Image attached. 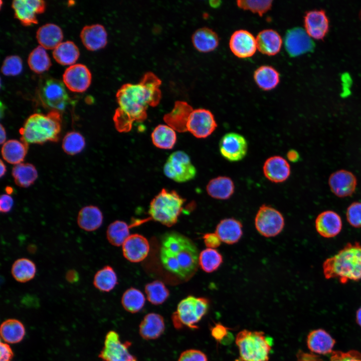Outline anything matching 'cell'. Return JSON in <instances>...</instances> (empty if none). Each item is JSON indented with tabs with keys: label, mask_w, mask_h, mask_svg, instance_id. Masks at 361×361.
Wrapping results in <instances>:
<instances>
[{
	"label": "cell",
	"mask_w": 361,
	"mask_h": 361,
	"mask_svg": "<svg viewBox=\"0 0 361 361\" xmlns=\"http://www.w3.org/2000/svg\"><path fill=\"white\" fill-rule=\"evenodd\" d=\"M161 83L156 75L149 72L138 83H126L118 90L116 97L118 107L113 118L118 131L129 132L133 123L146 119L147 108L156 106L160 101Z\"/></svg>",
	"instance_id": "6da1fadb"
},
{
	"label": "cell",
	"mask_w": 361,
	"mask_h": 361,
	"mask_svg": "<svg viewBox=\"0 0 361 361\" xmlns=\"http://www.w3.org/2000/svg\"><path fill=\"white\" fill-rule=\"evenodd\" d=\"M198 250L187 237L175 232L162 238L160 258L163 266L182 279L191 278L199 265Z\"/></svg>",
	"instance_id": "7a4b0ae2"
},
{
	"label": "cell",
	"mask_w": 361,
	"mask_h": 361,
	"mask_svg": "<svg viewBox=\"0 0 361 361\" xmlns=\"http://www.w3.org/2000/svg\"><path fill=\"white\" fill-rule=\"evenodd\" d=\"M327 279H336L341 284L361 280V244L348 243L322 264Z\"/></svg>",
	"instance_id": "3957f363"
},
{
	"label": "cell",
	"mask_w": 361,
	"mask_h": 361,
	"mask_svg": "<svg viewBox=\"0 0 361 361\" xmlns=\"http://www.w3.org/2000/svg\"><path fill=\"white\" fill-rule=\"evenodd\" d=\"M61 122L60 113L56 110H52L47 114H33L20 129L21 140L28 144L57 141L61 130Z\"/></svg>",
	"instance_id": "277c9868"
},
{
	"label": "cell",
	"mask_w": 361,
	"mask_h": 361,
	"mask_svg": "<svg viewBox=\"0 0 361 361\" xmlns=\"http://www.w3.org/2000/svg\"><path fill=\"white\" fill-rule=\"evenodd\" d=\"M185 201L176 191L162 189L151 201L148 214L153 220L172 226L177 222Z\"/></svg>",
	"instance_id": "5b68a950"
},
{
	"label": "cell",
	"mask_w": 361,
	"mask_h": 361,
	"mask_svg": "<svg viewBox=\"0 0 361 361\" xmlns=\"http://www.w3.org/2000/svg\"><path fill=\"white\" fill-rule=\"evenodd\" d=\"M235 342L239 350L236 361H268L271 341L261 331L241 330Z\"/></svg>",
	"instance_id": "8992f818"
},
{
	"label": "cell",
	"mask_w": 361,
	"mask_h": 361,
	"mask_svg": "<svg viewBox=\"0 0 361 361\" xmlns=\"http://www.w3.org/2000/svg\"><path fill=\"white\" fill-rule=\"evenodd\" d=\"M209 305V300L205 297L191 295L183 299L171 316L174 327L177 329L198 328L197 324L207 313Z\"/></svg>",
	"instance_id": "52a82bcc"
},
{
	"label": "cell",
	"mask_w": 361,
	"mask_h": 361,
	"mask_svg": "<svg viewBox=\"0 0 361 361\" xmlns=\"http://www.w3.org/2000/svg\"><path fill=\"white\" fill-rule=\"evenodd\" d=\"M166 176L177 183H185L194 179L197 169L190 156L184 151L178 150L168 157L163 166Z\"/></svg>",
	"instance_id": "ba28073f"
},
{
	"label": "cell",
	"mask_w": 361,
	"mask_h": 361,
	"mask_svg": "<svg viewBox=\"0 0 361 361\" xmlns=\"http://www.w3.org/2000/svg\"><path fill=\"white\" fill-rule=\"evenodd\" d=\"M284 225V219L282 214L275 208L266 205L260 207L255 218L257 231L265 237L278 235L282 232Z\"/></svg>",
	"instance_id": "9c48e42d"
},
{
	"label": "cell",
	"mask_w": 361,
	"mask_h": 361,
	"mask_svg": "<svg viewBox=\"0 0 361 361\" xmlns=\"http://www.w3.org/2000/svg\"><path fill=\"white\" fill-rule=\"evenodd\" d=\"M131 345L129 341L122 342L117 332L109 331L98 356L103 361H137L129 351Z\"/></svg>",
	"instance_id": "30bf717a"
},
{
	"label": "cell",
	"mask_w": 361,
	"mask_h": 361,
	"mask_svg": "<svg viewBox=\"0 0 361 361\" xmlns=\"http://www.w3.org/2000/svg\"><path fill=\"white\" fill-rule=\"evenodd\" d=\"M40 96L43 104L53 110H64L69 100L64 84L60 80L50 78L42 86Z\"/></svg>",
	"instance_id": "8fae6325"
},
{
	"label": "cell",
	"mask_w": 361,
	"mask_h": 361,
	"mask_svg": "<svg viewBox=\"0 0 361 361\" xmlns=\"http://www.w3.org/2000/svg\"><path fill=\"white\" fill-rule=\"evenodd\" d=\"M217 127L214 115L204 108L194 109L189 117L187 129L198 138H205L211 135Z\"/></svg>",
	"instance_id": "7c38bea8"
},
{
	"label": "cell",
	"mask_w": 361,
	"mask_h": 361,
	"mask_svg": "<svg viewBox=\"0 0 361 361\" xmlns=\"http://www.w3.org/2000/svg\"><path fill=\"white\" fill-rule=\"evenodd\" d=\"M248 148L247 140L238 133H227L222 137L219 142L221 155L231 162L242 160L247 153Z\"/></svg>",
	"instance_id": "4fadbf2b"
},
{
	"label": "cell",
	"mask_w": 361,
	"mask_h": 361,
	"mask_svg": "<svg viewBox=\"0 0 361 361\" xmlns=\"http://www.w3.org/2000/svg\"><path fill=\"white\" fill-rule=\"evenodd\" d=\"M91 80L92 75L90 70L82 64L71 65L65 70L63 75L64 84L69 90L74 92L85 91L90 86Z\"/></svg>",
	"instance_id": "5bb4252c"
},
{
	"label": "cell",
	"mask_w": 361,
	"mask_h": 361,
	"mask_svg": "<svg viewBox=\"0 0 361 361\" xmlns=\"http://www.w3.org/2000/svg\"><path fill=\"white\" fill-rule=\"evenodd\" d=\"M284 46L288 55L296 57L311 51L314 44L305 30L296 27L288 30L284 37Z\"/></svg>",
	"instance_id": "9a60e30c"
},
{
	"label": "cell",
	"mask_w": 361,
	"mask_h": 361,
	"mask_svg": "<svg viewBox=\"0 0 361 361\" xmlns=\"http://www.w3.org/2000/svg\"><path fill=\"white\" fill-rule=\"evenodd\" d=\"M12 7L15 18L25 26L38 23L36 15L45 12L46 4L43 0H14Z\"/></svg>",
	"instance_id": "2e32d148"
},
{
	"label": "cell",
	"mask_w": 361,
	"mask_h": 361,
	"mask_svg": "<svg viewBox=\"0 0 361 361\" xmlns=\"http://www.w3.org/2000/svg\"><path fill=\"white\" fill-rule=\"evenodd\" d=\"M229 47L232 53L239 58L253 56L257 49L256 39L249 31L239 30L231 35Z\"/></svg>",
	"instance_id": "e0dca14e"
},
{
	"label": "cell",
	"mask_w": 361,
	"mask_h": 361,
	"mask_svg": "<svg viewBox=\"0 0 361 361\" xmlns=\"http://www.w3.org/2000/svg\"><path fill=\"white\" fill-rule=\"evenodd\" d=\"M328 184L333 194L339 198H345L351 196L354 193L357 179L351 172L340 169L330 174Z\"/></svg>",
	"instance_id": "ac0fdd59"
},
{
	"label": "cell",
	"mask_w": 361,
	"mask_h": 361,
	"mask_svg": "<svg viewBox=\"0 0 361 361\" xmlns=\"http://www.w3.org/2000/svg\"><path fill=\"white\" fill-rule=\"evenodd\" d=\"M304 30L312 39H322L329 29V20L322 10H312L305 13L304 17Z\"/></svg>",
	"instance_id": "d6986e66"
},
{
	"label": "cell",
	"mask_w": 361,
	"mask_h": 361,
	"mask_svg": "<svg viewBox=\"0 0 361 361\" xmlns=\"http://www.w3.org/2000/svg\"><path fill=\"white\" fill-rule=\"evenodd\" d=\"M122 246L124 257L127 260L133 263L143 260L149 251L148 240L138 234L130 235Z\"/></svg>",
	"instance_id": "ffe728a7"
},
{
	"label": "cell",
	"mask_w": 361,
	"mask_h": 361,
	"mask_svg": "<svg viewBox=\"0 0 361 361\" xmlns=\"http://www.w3.org/2000/svg\"><path fill=\"white\" fill-rule=\"evenodd\" d=\"M342 222L340 216L335 212L327 210L320 213L315 221L317 232L325 238L338 235L341 231Z\"/></svg>",
	"instance_id": "44dd1931"
},
{
	"label": "cell",
	"mask_w": 361,
	"mask_h": 361,
	"mask_svg": "<svg viewBox=\"0 0 361 361\" xmlns=\"http://www.w3.org/2000/svg\"><path fill=\"white\" fill-rule=\"evenodd\" d=\"M193 110V107L187 102L176 101L171 111L164 115L163 120L175 131H188V123Z\"/></svg>",
	"instance_id": "7402d4cb"
},
{
	"label": "cell",
	"mask_w": 361,
	"mask_h": 361,
	"mask_svg": "<svg viewBox=\"0 0 361 361\" xmlns=\"http://www.w3.org/2000/svg\"><path fill=\"white\" fill-rule=\"evenodd\" d=\"M263 171L265 176L270 181L280 183L285 182L289 177L291 168L285 158L275 155L266 160L263 166Z\"/></svg>",
	"instance_id": "603a6c76"
},
{
	"label": "cell",
	"mask_w": 361,
	"mask_h": 361,
	"mask_svg": "<svg viewBox=\"0 0 361 361\" xmlns=\"http://www.w3.org/2000/svg\"><path fill=\"white\" fill-rule=\"evenodd\" d=\"M83 45L89 51L103 48L107 43V33L103 26L93 24L84 26L80 32Z\"/></svg>",
	"instance_id": "cb8c5ba5"
},
{
	"label": "cell",
	"mask_w": 361,
	"mask_h": 361,
	"mask_svg": "<svg viewBox=\"0 0 361 361\" xmlns=\"http://www.w3.org/2000/svg\"><path fill=\"white\" fill-rule=\"evenodd\" d=\"M307 346L312 353L317 355L331 353L335 343L333 338L322 329H314L307 336Z\"/></svg>",
	"instance_id": "d4e9b609"
},
{
	"label": "cell",
	"mask_w": 361,
	"mask_h": 361,
	"mask_svg": "<svg viewBox=\"0 0 361 361\" xmlns=\"http://www.w3.org/2000/svg\"><path fill=\"white\" fill-rule=\"evenodd\" d=\"M165 330L163 317L156 313L151 312L145 315L139 326V333L145 340H153L159 337Z\"/></svg>",
	"instance_id": "484cf974"
},
{
	"label": "cell",
	"mask_w": 361,
	"mask_h": 361,
	"mask_svg": "<svg viewBox=\"0 0 361 361\" xmlns=\"http://www.w3.org/2000/svg\"><path fill=\"white\" fill-rule=\"evenodd\" d=\"M221 241L228 245L237 243L243 235L241 223L234 218L222 220L217 225L215 232Z\"/></svg>",
	"instance_id": "4316f807"
},
{
	"label": "cell",
	"mask_w": 361,
	"mask_h": 361,
	"mask_svg": "<svg viewBox=\"0 0 361 361\" xmlns=\"http://www.w3.org/2000/svg\"><path fill=\"white\" fill-rule=\"evenodd\" d=\"M103 221V216L100 209L95 206H86L79 211L77 223L79 227L87 232L98 229Z\"/></svg>",
	"instance_id": "83f0119b"
},
{
	"label": "cell",
	"mask_w": 361,
	"mask_h": 361,
	"mask_svg": "<svg viewBox=\"0 0 361 361\" xmlns=\"http://www.w3.org/2000/svg\"><path fill=\"white\" fill-rule=\"evenodd\" d=\"M258 51L267 56H274L280 51L282 40L280 35L272 29H265L260 32L256 37Z\"/></svg>",
	"instance_id": "f1b7e54d"
},
{
	"label": "cell",
	"mask_w": 361,
	"mask_h": 361,
	"mask_svg": "<svg viewBox=\"0 0 361 361\" xmlns=\"http://www.w3.org/2000/svg\"><path fill=\"white\" fill-rule=\"evenodd\" d=\"M36 39L40 46L45 49L54 50L62 43L63 39V31L58 25L47 23L38 29Z\"/></svg>",
	"instance_id": "f546056e"
},
{
	"label": "cell",
	"mask_w": 361,
	"mask_h": 361,
	"mask_svg": "<svg viewBox=\"0 0 361 361\" xmlns=\"http://www.w3.org/2000/svg\"><path fill=\"white\" fill-rule=\"evenodd\" d=\"M192 41L195 49L202 53L213 51L219 44L217 34L207 27L197 29L192 35Z\"/></svg>",
	"instance_id": "4dcf8cb0"
},
{
	"label": "cell",
	"mask_w": 361,
	"mask_h": 361,
	"mask_svg": "<svg viewBox=\"0 0 361 361\" xmlns=\"http://www.w3.org/2000/svg\"><path fill=\"white\" fill-rule=\"evenodd\" d=\"M208 195L212 198L221 200L229 199L235 191V185L228 176H219L211 179L206 186Z\"/></svg>",
	"instance_id": "1f68e13d"
},
{
	"label": "cell",
	"mask_w": 361,
	"mask_h": 361,
	"mask_svg": "<svg viewBox=\"0 0 361 361\" xmlns=\"http://www.w3.org/2000/svg\"><path fill=\"white\" fill-rule=\"evenodd\" d=\"M28 150V144L23 140L10 139L3 144L2 155L9 163L18 164L24 160Z\"/></svg>",
	"instance_id": "d6a6232c"
},
{
	"label": "cell",
	"mask_w": 361,
	"mask_h": 361,
	"mask_svg": "<svg viewBox=\"0 0 361 361\" xmlns=\"http://www.w3.org/2000/svg\"><path fill=\"white\" fill-rule=\"evenodd\" d=\"M0 333L4 342L14 344L21 342L24 339L26 329L21 321L17 319L10 318L2 322Z\"/></svg>",
	"instance_id": "836d02e7"
},
{
	"label": "cell",
	"mask_w": 361,
	"mask_h": 361,
	"mask_svg": "<svg viewBox=\"0 0 361 361\" xmlns=\"http://www.w3.org/2000/svg\"><path fill=\"white\" fill-rule=\"evenodd\" d=\"M254 81L261 89L269 91L276 88L280 81V75L273 67L263 65L258 68L253 75Z\"/></svg>",
	"instance_id": "e575fe53"
},
{
	"label": "cell",
	"mask_w": 361,
	"mask_h": 361,
	"mask_svg": "<svg viewBox=\"0 0 361 361\" xmlns=\"http://www.w3.org/2000/svg\"><path fill=\"white\" fill-rule=\"evenodd\" d=\"M37 273V267L32 260L20 258L12 265L11 274L14 279L20 283H26L33 279Z\"/></svg>",
	"instance_id": "d590c367"
},
{
	"label": "cell",
	"mask_w": 361,
	"mask_h": 361,
	"mask_svg": "<svg viewBox=\"0 0 361 361\" xmlns=\"http://www.w3.org/2000/svg\"><path fill=\"white\" fill-rule=\"evenodd\" d=\"M152 142L156 147L163 149L172 148L177 139L175 131L167 125L159 124L151 134Z\"/></svg>",
	"instance_id": "8d00e7d4"
},
{
	"label": "cell",
	"mask_w": 361,
	"mask_h": 361,
	"mask_svg": "<svg viewBox=\"0 0 361 361\" xmlns=\"http://www.w3.org/2000/svg\"><path fill=\"white\" fill-rule=\"evenodd\" d=\"M79 56L78 47L70 41L61 43L53 51V56L55 61L62 65H73Z\"/></svg>",
	"instance_id": "74e56055"
},
{
	"label": "cell",
	"mask_w": 361,
	"mask_h": 361,
	"mask_svg": "<svg viewBox=\"0 0 361 361\" xmlns=\"http://www.w3.org/2000/svg\"><path fill=\"white\" fill-rule=\"evenodd\" d=\"M12 175L17 186L22 188H28L34 183L38 174L33 164L22 162L13 167Z\"/></svg>",
	"instance_id": "f35d334b"
},
{
	"label": "cell",
	"mask_w": 361,
	"mask_h": 361,
	"mask_svg": "<svg viewBox=\"0 0 361 361\" xmlns=\"http://www.w3.org/2000/svg\"><path fill=\"white\" fill-rule=\"evenodd\" d=\"M94 286L101 292L111 291L117 284V276L112 267L106 265L95 274L93 280Z\"/></svg>",
	"instance_id": "ab89813d"
},
{
	"label": "cell",
	"mask_w": 361,
	"mask_h": 361,
	"mask_svg": "<svg viewBox=\"0 0 361 361\" xmlns=\"http://www.w3.org/2000/svg\"><path fill=\"white\" fill-rule=\"evenodd\" d=\"M28 64L30 69L37 74H41L49 69L52 63L45 49L38 46L30 53Z\"/></svg>",
	"instance_id": "60d3db41"
},
{
	"label": "cell",
	"mask_w": 361,
	"mask_h": 361,
	"mask_svg": "<svg viewBox=\"0 0 361 361\" xmlns=\"http://www.w3.org/2000/svg\"><path fill=\"white\" fill-rule=\"evenodd\" d=\"M121 302L125 310L131 313H135L142 309L145 304V298L139 290L131 287L124 292Z\"/></svg>",
	"instance_id": "b9f144b4"
},
{
	"label": "cell",
	"mask_w": 361,
	"mask_h": 361,
	"mask_svg": "<svg viewBox=\"0 0 361 361\" xmlns=\"http://www.w3.org/2000/svg\"><path fill=\"white\" fill-rule=\"evenodd\" d=\"M130 236L129 227L125 222L116 220L111 223L106 230V238L109 243L115 246L122 245Z\"/></svg>",
	"instance_id": "7bdbcfd3"
},
{
	"label": "cell",
	"mask_w": 361,
	"mask_h": 361,
	"mask_svg": "<svg viewBox=\"0 0 361 361\" xmlns=\"http://www.w3.org/2000/svg\"><path fill=\"white\" fill-rule=\"evenodd\" d=\"M223 261L222 255L215 249L207 248L199 254V265L207 273H212L217 270Z\"/></svg>",
	"instance_id": "ee69618b"
},
{
	"label": "cell",
	"mask_w": 361,
	"mask_h": 361,
	"mask_svg": "<svg viewBox=\"0 0 361 361\" xmlns=\"http://www.w3.org/2000/svg\"><path fill=\"white\" fill-rule=\"evenodd\" d=\"M147 300L152 304L158 305L164 303L169 295L168 289L163 282L155 280L145 286Z\"/></svg>",
	"instance_id": "f6af8a7d"
},
{
	"label": "cell",
	"mask_w": 361,
	"mask_h": 361,
	"mask_svg": "<svg viewBox=\"0 0 361 361\" xmlns=\"http://www.w3.org/2000/svg\"><path fill=\"white\" fill-rule=\"evenodd\" d=\"M85 144L83 136L77 131H72L65 135L62 146L65 153L74 155L81 152L84 148Z\"/></svg>",
	"instance_id": "bcb514c9"
},
{
	"label": "cell",
	"mask_w": 361,
	"mask_h": 361,
	"mask_svg": "<svg viewBox=\"0 0 361 361\" xmlns=\"http://www.w3.org/2000/svg\"><path fill=\"white\" fill-rule=\"evenodd\" d=\"M272 3V1L240 0L237 1V5L241 9L249 11L262 17L271 9Z\"/></svg>",
	"instance_id": "7dc6e473"
},
{
	"label": "cell",
	"mask_w": 361,
	"mask_h": 361,
	"mask_svg": "<svg viewBox=\"0 0 361 361\" xmlns=\"http://www.w3.org/2000/svg\"><path fill=\"white\" fill-rule=\"evenodd\" d=\"M23 70L22 60L18 55L7 56L3 61L1 72L5 76H16Z\"/></svg>",
	"instance_id": "c3c4849f"
},
{
	"label": "cell",
	"mask_w": 361,
	"mask_h": 361,
	"mask_svg": "<svg viewBox=\"0 0 361 361\" xmlns=\"http://www.w3.org/2000/svg\"><path fill=\"white\" fill-rule=\"evenodd\" d=\"M346 217L350 226L355 228H361V202L351 203L347 208Z\"/></svg>",
	"instance_id": "681fc988"
},
{
	"label": "cell",
	"mask_w": 361,
	"mask_h": 361,
	"mask_svg": "<svg viewBox=\"0 0 361 361\" xmlns=\"http://www.w3.org/2000/svg\"><path fill=\"white\" fill-rule=\"evenodd\" d=\"M329 361H361V353L355 350L333 351Z\"/></svg>",
	"instance_id": "f907efd6"
},
{
	"label": "cell",
	"mask_w": 361,
	"mask_h": 361,
	"mask_svg": "<svg viewBox=\"0 0 361 361\" xmlns=\"http://www.w3.org/2000/svg\"><path fill=\"white\" fill-rule=\"evenodd\" d=\"M178 361H208V358L203 351L196 349H190L181 353Z\"/></svg>",
	"instance_id": "816d5d0a"
},
{
	"label": "cell",
	"mask_w": 361,
	"mask_h": 361,
	"mask_svg": "<svg viewBox=\"0 0 361 361\" xmlns=\"http://www.w3.org/2000/svg\"><path fill=\"white\" fill-rule=\"evenodd\" d=\"M14 205L13 198L9 194H3L0 198V211L2 213H9Z\"/></svg>",
	"instance_id": "f5cc1de1"
},
{
	"label": "cell",
	"mask_w": 361,
	"mask_h": 361,
	"mask_svg": "<svg viewBox=\"0 0 361 361\" xmlns=\"http://www.w3.org/2000/svg\"><path fill=\"white\" fill-rule=\"evenodd\" d=\"M203 239L208 248L215 249L220 245L221 241L215 233H209L204 235Z\"/></svg>",
	"instance_id": "db71d44e"
},
{
	"label": "cell",
	"mask_w": 361,
	"mask_h": 361,
	"mask_svg": "<svg viewBox=\"0 0 361 361\" xmlns=\"http://www.w3.org/2000/svg\"><path fill=\"white\" fill-rule=\"evenodd\" d=\"M0 361H11L14 352L9 343L1 341L0 344Z\"/></svg>",
	"instance_id": "11a10c76"
},
{
	"label": "cell",
	"mask_w": 361,
	"mask_h": 361,
	"mask_svg": "<svg viewBox=\"0 0 361 361\" xmlns=\"http://www.w3.org/2000/svg\"><path fill=\"white\" fill-rule=\"evenodd\" d=\"M227 328L217 324L211 329V334L217 341H221L227 334Z\"/></svg>",
	"instance_id": "9f6ffc18"
},
{
	"label": "cell",
	"mask_w": 361,
	"mask_h": 361,
	"mask_svg": "<svg viewBox=\"0 0 361 361\" xmlns=\"http://www.w3.org/2000/svg\"><path fill=\"white\" fill-rule=\"evenodd\" d=\"M319 356L313 353H307L300 351L297 355L298 361H319Z\"/></svg>",
	"instance_id": "6f0895ef"
},
{
	"label": "cell",
	"mask_w": 361,
	"mask_h": 361,
	"mask_svg": "<svg viewBox=\"0 0 361 361\" xmlns=\"http://www.w3.org/2000/svg\"><path fill=\"white\" fill-rule=\"evenodd\" d=\"M65 278L68 282L73 283L78 280L79 275L76 270L74 269H70L67 272Z\"/></svg>",
	"instance_id": "680465c9"
},
{
	"label": "cell",
	"mask_w": 361,
	"mask_h": 361,
	"mask_svg": "<svg viewBox=\"0 0 361 361\" xmlns=\"http://www.w3.org/2000/svg\"><path fill=\"white\" fill-rule=\"evenodd\" d=\"M288 160L292 162H296L299 160L300 155L298 152L294 149H290L287 153Z\"/></svg>",
	"instance_id": "91938a15"
},
{
	"label": "cell",
	"mask_w": 361,
	"mask_h": 361,
	"mask_svg": "<svg viewBox=\"0 0 361 361\" xmlns=\"http://www.w3.org/2000/svg\"><path fill=\"white\" fill-rule=\"evenodd\" d=\"M1 134H0V143L1 144H3L5 143L6 141V131L5 130V127L3 126V125L1 124Z\"/></svg>",
	"instance_id": "94428289"
},
{
	"label": "cell",
	"mask_w": 361,
	"mask_h": 361,
	"mask_svg": "<svg viewBox=\"0 0 361 361\" xmlns=\"http://www.w3.org/2000/svg\"><path fill=\"white\" fill-rule=\"evenodd\" d=\"M7 171V167L4 162L2 160H1V174L0 176L1 177H2L4 175H5L6 172Z\"/></svg>",
	"instance_id": "6125c7cd"
},
{
	"label": "cell",
	"mask_w": 361,
	"mask_h": 361,
	"mask_svg": "<svg viewBox=\"0 0 361 361\" xmlns=\"http://www.w3.org/2000/svg\"><path fill=\"white\" fill-rule=\"evenodd\" d=\"M356 320L357 323L361 327V307L356 311Z\"/></svg>",
	"instance_id": "be15d7a7"
}]
</instances>
